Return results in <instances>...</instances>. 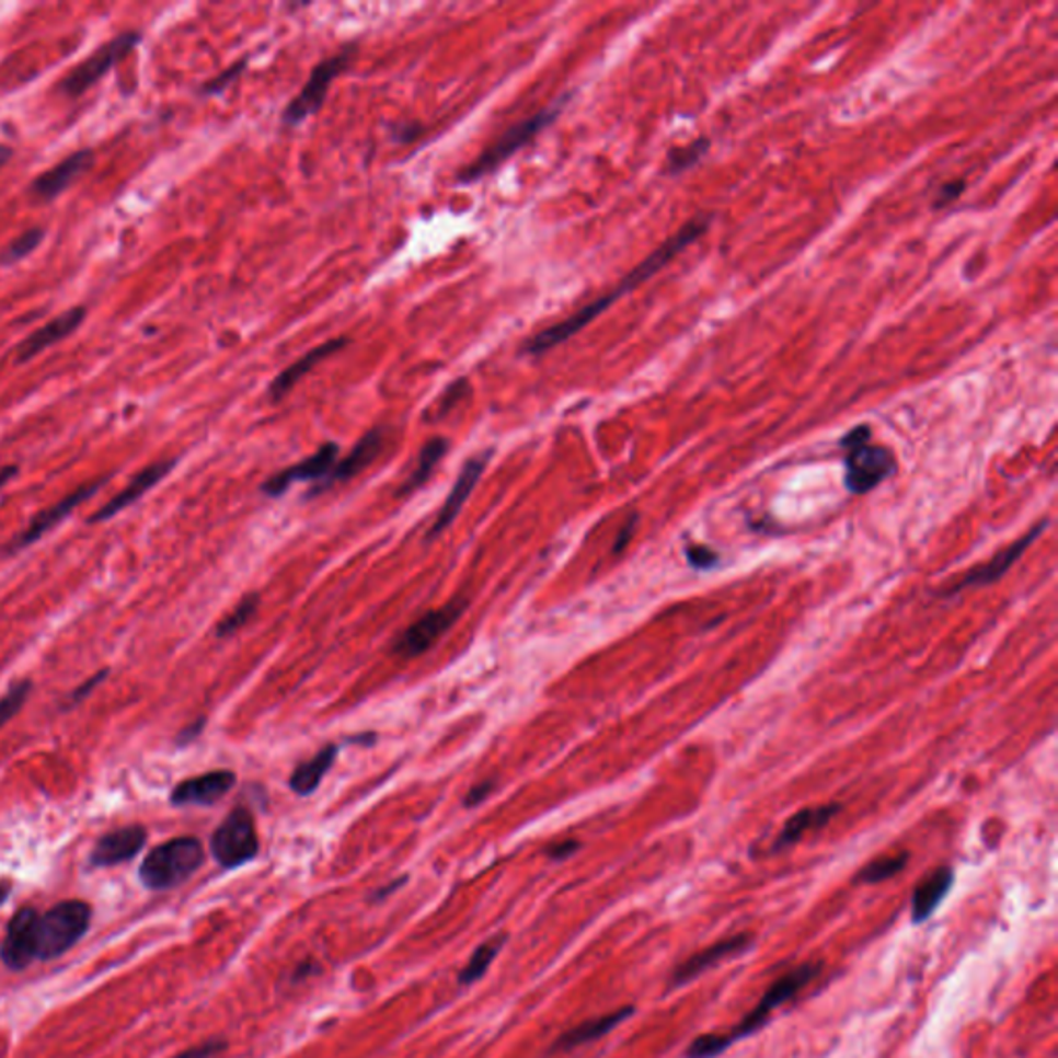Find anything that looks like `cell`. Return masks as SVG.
<instances>
[{"label":"cell","mask_w":1058,"mask_h":1058,"mask_svg":"<svg viewBox=\"0 0 1058 1058\" xmlns=\"http://www.w3.org/2000/svg\"><path fill=\"white\" fill-rule=\"evenodd\" d=\"M46 238V232L42 228H34V230H27L23 232L21 237L15 238L7 249L4 253L0 256V263L2 265H13L18 263L21 258L32 255L36 251L37 246L44 242Z\"/></svg>","instance_id":"cell-33"},{"label":"cell","mask_w":1058,"mask_h":1058,"mask_svg":"<svg viewBox=\"0 0 1058 1058\" xmlns=\"http://www.w3.org/2000/svg\"><path fill=\"white\" fill-rule=\"evenodd\" d=\"M146 841L147 829L143 825L118 827L95 841L90 864L95 869H108L128 862L143 850Z\"/></svg>","instance_id":"cell-16"},{"label":"cell","mask_w":1058,"mask_h":1058,"mask_svg":"<svg viewBox=\"0 0 1058 1058\" xmlns=\"http://www.w3.org/2000/svg\"><path fill=\"white\" fill-rule=\"evenodd\" d=\"M18 474V465H7V468H2V470H0V488H2V486H4L9 480H13V478H15Z\"/></svg>","instance_id":"cell-45"},{"label":"cell","mask_w":1058,"mask_h":1058,"mask_svg":"<svg viewBox=\"0 0 1058 1058\" xmlns=\"http://www.w3.org/2000/svg\"><path fill=\"white\" fill-rule=\"evenodd\" d=\"M841 810V804H821L813 808H803L794 817H790L773 843L771 852H784L785 848H792L794 843L803 840L806 831H817L831 821Z\"/></svg>","instance_id":"cell-25"},{"label":"cell","mask_w":1058,"mask_h":1058,"mask_svg":"<svg viewBox=\"0 0 1058 1058\" xmlns=\"http://www.w3.org/2000/svg\"><path fill=\"white\" fill-rule=\"evenodd\" d=\"M244 67H246V60H240V62H237V65H232L230 69H226L223 73H219L216 79L207 81V85L203 88V92L209 93V95L223 92V90H226L230 83H234V79H237L238 74L244 71Z\"/></svg>","instance_id":"cell-37"},{"label":"cell","mask_w":1058,"mask_h":1058,"mask_svg":"<svg viewBox=\"0 0 1058 1058\" xmlns=\"http://www.w3.org/2000/svg\"><path fill=\"white\" fill-rule=\"evenodd\" d=\"M491 457H493V451L488 449V451H482L478 456L470 457L463 463V468H461V472L457 475L456 484H453L451 493L445 498V505L438 511L437 521L433 524V528L428 529V540L438 538L445 529L449 528L456 521L457 515L461 513L463 505L468 503V498L474 493V488L478 486L482 474H484Z\"/></svg>","instance_id":"cell-13"},{"label":"cell","mask_w":1058,"mask_h":1058,"mask_svg":"<svg viewBox=\"0 0 1058 1058\" xmlns=\"http://www.w3.org/2000/svg\"><path fill=\"white\" fill-rule=\"evenodd\" d=\"M579 850V841L566 840L561 841V843H554L548 848V856L552 860H565V858L573 856L575 852Z\"/></svg>","instance_id":"cell-43"},{"label":"cell","mask_w":1058,"mask_h":1058,"mask_svg":"<svg viewBox=\"0 0 1058 1058\" xmlns=\"http://www.w3.org/2000/svg\"><path fill=\"white\" fill-rule=\"evenodd\" d=\"M871 437V426L860 424L840 440L841 449L846 451L843 484L852 494L875 491L897 470L894 451L883 445H873Z\"/></svg>","instance_id":"cell-3"},{"label":"cell","mask_w":1058,"mask_h":1058,"mask_svg":"<svg viewBox=\"0 0 1058 1058\" xmlns=\"http://www.w3.org/2000/svg\"><path fill=\"white\" fill-rule=\"evenodd\" d=\"M32 689L34 687H32L30 680H21L9 689V693L0 697V728H4L21 712V708L25 705Z\"/></svg>","instance_id":"cell-34"},{"label":"cell","mask_w":1058,"mask_h":1058,"mask_svg":"<svg viewBox=\"0 0 1058 1058\" xmlns=\"http://www.w3.org/2000/svg\"><path fill=\"white\" fill-rule=\"evenodd\" d=\"M505 941H507V936H503V934H501V936H496V939L486 941L484 945H480V947L474 951V955L470 957L468 966L461 969V974H459V982H461V985H472V982H475V980H480V978L486 974V969H488L491 964H493L494 957L498 955V951L503 950Z\"/></svg>","instance_id":"cell-30"},{"label":"cell","mask_w":1058,"mask_h":1058,"mask_svg":"<svg viewBox=\"0 0 1058 1058\" xmlns=\"http://www.w3.org/2000/svg\"><path fill=\"white\" fill-rule=\"evenodd\" d=\"M955 873L950 866H939L932 871L931 875L924 876L912 895V922L922 924L929 920L934 910L941 906V901L947 897L953 887Z\"/></svg>","instance_id":"cell-24"},{"label":"cell","mask_w":1058,"mask_h":1058,"mask_svg":"<svg viewBox=\"0 0 1058 1058\" xmlns=\"http://www.w3.org/2000/svg\"><path fill=\"white\" fill-rule=\"evenodd\" d=\"M910 860V854L908 852H901V854H895V856L878 858V860H873L869 862L860 873H858V883H864V885H876V883H883V881H889L894 878L895 875H899L906 864Z\"/></svg>","instance_id":"cell-31"},{"label":"cell","mask_w":1058,"mask_h":1058,"mask_svg":"<svg viewBox=\"0 0 1058 1058\" xmlns=\"http://www.w3.org/2000/svg\"><path fill=\"white\" fill-rule=\"evenodd\" d=\"M966 191V181H951L945 183L934 195V209L947 207L950 203L957 202Z\"/></svg>","instance_id":"cell-38"},{"label":"cell","mask_w":1058,"mask_h":1058,"mask_svg":"<svg viewBox=\"0 0 1058 1058\" xmlns=\"http://www.w3.org/2000/svg\"><path fill=\"white\" fill-rule=\"evenodd\" d=\"M9 894H11V883L9 881H0V906L7 901Z\"/></svg>","instance_id":"cell-47"},{"label":"cell","mask_w":1058,"mask_h":1058,"mask_svg":"<svg viewBox=\"0 0 1058 1058\" xmlns=\"http://www.w3.org/2000/svg\"><path fill=\"white\" fill-rule=\"evenodd\" d=\"M1044 529H1046V521L1038 524L1036 528L1032 529L1030 533H1025L1017 542H1013L1011 547L1004 548L999 554H994L992 561L971 568L962 582H957L951 587L947 594H957V591L967 589V587H986V585L997 584L1001 577H1004V573L1022 559L1023 552L1034 544V540L1040 536Z\"/></svg>","instance_id":"cell-20"},{"label":"cell","mask_w":1058,"mask_h":1058,"mask_svg":"<svg viewBox=\"0 0 1058 1058\" xmlns=\"http://www.w3.org/2000/svg\"><path fill=\"white\" fill-rule=\"evenodd\" d=\"M449 451V440L445 437H433L430 440L424 442V447L421 449V456H418V461L412 470V474L407 475V480L403 482L402 488H400V496H407V494L416 493L421 491L422 486L430 480V475L435 472L438 463L442 461V457L447 456Z\"/></svg>","instance_id":"cell-28"},{"label":"cell","mask_w":1058,"mask_h":1058,"mask_svg":"<svg viewBox=\"0 0 1058 1058\" xmlns=\"http://www.w3.org/2000/svg\"><path fill=\"white\" fill-rule=\"evenodd\" d=\"M176 463H179V459H164V461L147 465L146 470H141L139 474L135 475L120 493L116 494L114 498H110L100 511L93 513L90 517V524H104V521L112 519L114 515H118V513L128 509L130 505H135L153 486H158L165 475L176 468Z\"/></svg>","instance_id":"cell-17"},{"label":"cell","mask_w":1058,"mask_h":1058,"mask_svg":"<svg viewBox=\"0 0 1058 1058\" xmlns=\"http://www.w3.org/2000/svg\"><path fill=\"white\" fill-rule=\"evenodd\" d=\"M92 922V908L81 899H67L37 916V959L50 962L73 950Z\"/></svg>","instance_id":"cell-6"},{"label":"cell","mask_w":1058,"mask_h":1058,"mask_svg":"<svg viewBox=\"0 0 1058 1058\" xmlns=\"http://www.w3.org/2000/svg\"><path fill=\"white\" fill-rule=\"evenodd\" d=\"M139 42H141V36L137 32H127L123 36L110 39L108 44H104L90 58H85L81 65H77L73 71L58 83V90L69 97H77V95L92 90L93 85L104 74L110 73V69L116 62H120L125 56L130 55L137 48Z\"/></svg>","instance_id":"cell-8"},{"label":"cell","mask_w":1058,"mask_h":1058,"mask_svg":"<svg viewBox=\"0 0 1058 1058\" xmlns=\"http://www.w3.org/2000/svg\"><path fill=\"white\" fill-rule=\"evenodd\" d=\"M211 854L223 869H238L258 854L255 819L244 808H234L211 836Z\"/></svg>","instance_id":"cell-7"},{"label":"cell","mask_w":1058,"mask_h":1058,"mask_svg":"<svg viewBox=\"0 0 1058 1058\" xmlns=\"http://www.w3.org/2000/svg\"><path fill=\"white\" fill-rule=\"evenodd\" d=\"M223 1048H226V1042L209 1040L205 1042V1044H199V1046H193V1048H188V1050H184L181 1055L172 1058H214Z\"/></svg>","instance_id":"cell-39"},{"label":"cell","mask_w":1058,"mask_h":1058,"mask_svg":"<svg viewBox=\"0 0 1058 1058\" xmlns=\"http://www.w3.org/2000/svg\"><path fill=\"white\" fill-rule=\"evenodd\" d=\"M470 391H472V387H470L468 379H457V381H453V383L445 389V393L438 398L437 414L435 416L437 418L447 416L456 407L457 403L463 402L470 395Z\"/></svg>","instance_id":"cell-35"},{"label":"cell","mask_w":1058,"mask_h":1058,"mask_svg":"<svg viewBox=\"0 0 1058 1058\" xmlns=\"http://www.w3.org/2000/svg\"><path fill=\"white\" fill-rule=\"evenodd\" d=\"M710 147H712V141L708 137H699L687 146L672 147L666 156L664 172L670 174V176H678V174L691 170L708 156Z\"/></svg>","instance_id":"cell-29"},{"label":"cell","mask_w":1058,"mask_h":1058,"mask_svg":"<svg viewBox=\"0 0 1058 1058\" xmlns=\"http://www.w3.org/2000/svg\"><path fill=\"white\" fill-rule=\"evenodd\" d=\"M93 160H95V156L90 149L74 151L67 160L56 164L53 170H46L44 174L37 176L32 184L34 197L42 199V202H53L62 191H67L83 172H88L92 168Z\"/></svg>","instance_id":"cell-21"},{"label":"cell","mask_w":1058,"mask_h":1058,"mask_svg":"<svg viewBox=\"0 0 1058 1058\" xmlns=\"http://www.w3.org/2000/svg\"><path fill=\"white\" fill-rule=\"evenodd\" d=\"M83 319H85V309L83 307H74V309H69V311L58 314L56 319H53L50 323H46L44 327L37 329L36 333H32L25 342L19 344V365H25L27 360L36 358L42 352H46L48 347H53L58 342H62L65 337H69L74 329L83 323Z\"/></svg>","instance_id":"cell-23"},{"label":"cell","mask_w":1058,"mask_h":1058,"mask_svg":"<svg viewBox=\"0 0 1058 1058\" xmlns=\"http://www.w3.org/2000/svg\"><path fill=\"white\" fill-rule=\"evenodd\" d=\"M349 344V337H333L329 340L325 344L321 346L312 347L311 352H307L304 356H300L296 363L284 368L277 377H275L272 384H269V400L272 402H281L290 391H292L296 384L302 381V377H307L311 372L312 368L317 365H321L323 360H327L329 356H333L335 352L344 349V347Z\"/></svg>","instance_id":"cell-22"},{"label":"cell","mask_w":1058,"mask_h":1058,"mask_svg":"<svg viewBox=\"0 0 1058 1058\" xmlns=\"http://www.w3.org/2000/svg\"><path fill=\"white\" fill-rule=\"evenodd\" d=\"M349 743H356V745H372V743H375V734H363V736H356V738H352Z\"/></svg>","instance_id":"cell-48"},{"label":"cell","mask_w":1058,"mask_h":1058,"mask_svg":"<svg viewBox=\"0 0 1058 1058\" xmlns=\"http://www.w3.org/2000/svg\"><path fill=\"white\" fill-rule=\"evenodd\" d=\"M106 482H108V478H100V480H95V482H90V484H85V486L77 488V491L69 494V496H65L62 501H58V503L53 505V507H48V509H44V511H39L37 515H34V517H32V521H30V526H27V529H25V531H23L19 538L13 540V544H11V552H18V550H21V548L32 547V544L37 542V540H39L44 533H48V531H50V529H55L56 526L62 521V519H67V517H69V515H71V513H73L74 509H77V507L83 503V501L92 498L93 494L97 493V491H100V488H102Z\"/></svg>","instance_id":"cell-14"},{"label":"cell","mask_w":1058,"mask_h":1058,"mask_svg":"<svg viewBox=\"0 0 1058 1058\" xmlns=\"http://www.w3.org/2000/svg\"><path fill=\"white\" fill-rule=\"evenodd\" d=\"M637 515H631V517L626 519V524L622 526L621 533H619V538H617V542H614V548H612V550H614V554H621L622 550L626 548V544L631 542V538H633V533H635V529H637Z\"/></svg>","instance_id":"cell-42"},{"label":"cell","mask_w":1058,"mask_h":1058,"mask_svg":"<svg viewBox=\"0 0 1058 1058\" xmlns=\"http://www.w3.org/2000/svg\"><path fill=\"white\" fill-rule=\"evenodd\" d=\"M566 97H561L556 104L548 106V108L540 110L536 114H531L526 120L513 125L511 128H507L493 146L486 147L474 162L465 165L461 172H457L456 181L459 184H472L482 181L484 176L493 174L494 170H498L501 165L505 164L507 160H511L513 156L524 149V147L531 143L544 128L550 127L561 110L565 108Z\"/></svg>","instance_id":"cell-4"},{"label":"cell","mask_w":1058,"mask_h":1058,"mask_svg":"<svg viewBox=\"0 0 1058 1058\" xmlns=\"http://www.w3.org/2000/svg\"><path fill=\"white\" fill-rule=\"evenodd\" d=\"M352 55H354V50H346V53H340V55L329 56V58L321 60L312 69L311 77L307 79L304 88L300 90V93L294 97L292 102L284 110V114H281V118H284L286 125L296 127V125L304 123L307 118H311L314 112L321 110L325 97H327L331 81L346 69Z\"/></svg>","instance_id":"cell-10"},{"label":"cell","mask_w":1058,"mask_h":1058,"mask_svg":"<svg viewBox=\"0 0 1058 1058\" xmlns=\"http://www.w3.org/2000/svg\"><path fill=\"white\" fill-rule=\"evenodd\" d=\"M750 945H752V936L748 932H740V934H734V936H728V939H722V941L713 943L710 947L699 951V953H693L689 959H685L680 966L675 967V971H672V988L689 985L691 980L699 978L710 967L717 966L720 962H724L728 957H734V955H740Z\"/></svg>","instance_id":"cell-19"},{"label":"cell","mask_w":1058,"mask_h":1058,"mask_svg":"<svg viewBox=\"0 0 1058 1058\" xmlns=\"http://www.w3.org/2000/svg\"><path fill=\"white\" fill-rule=\"evenodd\" d=\"M203 728H205V717H199L195 724L186 726V728L179 734L176 745H179V747H186V745H191L193 740H197V736L202 734Z\"/></svg>","instance_id":"cell-44"},{"label":"cell","mask_w":1058,"mask_h":1058,"mask_svg":"<svg viewBox=\"0 0 1058 1058\" xmlns=\"http://www.w3.org/2000/svg\"><path fill=\"white\" fill-rule=\"evenodd\" d=\"M468 610V598H456L442 608L424 614L403 631L393 645V652L402 657H418L426 654L438 639L442 637Z\"/></svg>","instance_id":"cell-9"},{"label":"cell","mask_w":1058,"mask_h":1058,"mask_svg":"<svg viewBox=\"0 0 1058 1058\" xmlns=\"http://www.w3.org/2000/svg\"><path fill=\"white\" fill-rule=\"evenodd\" d=\"M494 787H496V782H494V780H486V782H482V784L472 785V790H470V792L465 794V798H463L465 808H472V806H478V804L484 803V801H486V798L493 794Z\"/></svg>","instance_id":"cell-41"},{"label":"cell","mask_w":1058,"mask_h":1058,"mask_svg":"<svg viewBox=\"0 0 1058 1058\" xmlns=\"http://www.w3.org/2000/svg\"><path fill=\"white\" fill-rule=\"evenodd\" d=\"M633 1013H635L633 1007H622V1009L614 1011V1013H608V1015H602V1017L579 1023L577 1027L568 1030L565 1036H561L556 1048L559 1050H571V1048H577V1046L587 1044V1042L598 1040V1038H602L606 1034H610L614 1027H619L624 1020H629Z\"/></svg>","instance_id":"cell-26"},{"label":"cell","mask_w":1058,"mask_h":1058,"mask_svg":"<svg viewBox=\"0 0 1058 1058\" xmlns=\"http://www.w3.org/2000/svg\"><path fill=\"white\" fill-rule=\"evenodd\" d=\"M205 850L197 838H174L156 846L139 866V878L151 892L183 885L202 869Z\"/></svg>","instance_id":"cell-5"},{"label":"cell","mask_w":1058,"mask_h":1058,"mask_svg":"<svg viewBox=\"0 0 1058 1058\" xmlns=\"http://www.w3.org/2000/svg\"><path fill=\"white\" fill-rule=\"evenodd\" d=\"M821 971V964H803V966L787 971L785 976H782L780 980H775L773 985L767 988L761 997V1001L757 1003V1007L748 1013L747 1017L743 1022L736 1023V1027L732 1030L731 1034H705V1036H699L697 1040V1050L699 1055L703 1058H715L720 1057L724 1050H728L732 1044L740 1038H747L750 1034H755L757 1030L763 1027V1023L767 1022V1017L782 1004L792 1001L804 986L810 985Z\"/></svg>","instance_id":"cell-2"},{"label":"cell","mask_w":1058,"mask_h":1058,"mask_svg":"<svg viewBox=\"0 0 1058 1058\" xmlns=\"http://www.w3.org/2000/svg\"><path fill=\"white\" fill-rule=\"evenodd\" d=\"M39 913L34 908L19 910L9 927L4 941L0 945V959L9 969H25L37 959L36 927Z\"/></svg>","instance_id":"cell-12"},{"label":"cell","mask_w":1058,"mask_h":1058,"mask_svg":"<svg viewBox=\"0 0 1058 1058\" xmlns=\"http://www.w3.org/2000/svg\"><path fill=\"white\" fill-rule=\"evenodd\" d=\"M384 438H387V430L384 428H372L368 430L365 437L360 438L354 449L347 453L340 463H335V468L331 470V474L319 482L314 488H312L309 496H317V494L325 493L329 488H333L335 484H342V482H347L352 478H356L358 474H363L366 468L381 456L384 447Z\"/></svg>","instance_id":"cell-15"},{"label":"cell","mask_w":1058,"mask_h":1058,"mask_svg":"<svg viewBox=\"0 0 1058 1058\" xmlns=\"http://www.w3.org/2000/svg\"><path fill=\"white\" fill-rule=\"evenodd\" d=\"M11 158H13V149L11 147L0 146V168L7 164Z\"/></svg>","instance_id":"cell-46"},{"label":"cell","mask_w":1058,"mask_h":1058,"mask_svg":"<svg viewBox=\"0 0 1058 1058\" xmlns=\"http://www.w3.org/2000/svg\"><path fill=\"white\" fill-rule=\"evenodd\" d=\"M108 668H104L102 672H97V675H93L90 680H85V682H83V685H81V687H79V689L71 694V705H79V703H83V701H85V699H88V697H90V694H92L93 691H95V689H97V687H100V685L106 680V678H108Z\"/></svg>","instance_id":"cell-40"},{"label":"cell","mask_w":1058,"mask_h":1058,"mask_svg":"<svg viewBox=\"0 0 1058 1058\" xmlns=\"http://www.w3.org/2000/svg\"><path fill=\"white\" fill-rule=\"evenodd\" d=\"M710 223H712L710 216H697L691 221H687L676 232L675 237L668 238L652 255L647 256L645 261H641L631 274L624 275L621 281L610 292H606L600 298H596L594 302L585 304L584 309L573 312L571 317H566L563 321H559V323H554L550 327L542 329L540 333L531 335L528 342L524 344V347H521V352L528 354V356H544L550 349H554V347L565 344L566 340L575 337L582 329L587 327L589 323H594L614 302H619L622 296L637 290L639 286H643L649 277H654L657 272H662L689 244H693L694 240L703 237L710 230Z\"/></svg>","instance_id":"cell-1"},{"label":"cell","mask_w":1058,"mask_h":1058,"mask_svg":"<svg viewBox=\"0 0 1058 1058\" xmlns=\"http://www.w3.org/2000/svg\"><path fill=\"white\" fill-rule=\"evenodd\" d=\"M337 456H340V445L337 442H325L311 457H307V459L298 461L296 465H290V468L281 470L279 474L265 480L261 491L267 496H281L292 486L294 482H317L319 484L335 468Z\"/></svg>","instance_id":"cell-11"},{"label":"cell","mask_w":1058,"mask_h":1058,"mask_svg":"<svg viewBox=\"0 0 1058 1058\" xmlns=\"http://www.w3.org/2000/svg\"><path fill=\"white\" fill-rule=\"evenodd\" d=\"M687 561L697 571H708V568L717 565L720 556H717V552H713L712 548L691 544V547H687Z\"/></svg>","instance_id":"cell-36"},{"label":"cell","mask_w":1058,"mask_h":1058,"mask_svg":"<svg viewBox=\"0 0 1058 1058\" xmlns=\"http://www.w3.org/2000/svg\"><path fill=\"white\" fill-rule=\"evenodd\" d=\"M256 610H258V596L256 594L242 598L237 608L223 621L219 622L216 635L221 639L232 637L246 622L255 617Z\"/></svg>","instance_id":"cell-32"},{"label":"cell","mask_w":1058,"mask_h":1058,"mask_svg":"<svg viewBox=\"0 0 1058 1058\" xmlns=\"http://www.w3.org/2000/svg\"><path fill=\"white\" fill-rule=\"evenodd\" d=\"M337 752H340V748L335 745H327V747L321 748L312 759L296 767L292 778H290V787L294 792L298 796H311L312 792H317V787L327 775L329 769L335 763Z\"/></svg>","instance_id":"cell-27"},{"label":"cell","mask_w":1058,"mask_h":1058,"mask_svg":"<svg viewBox=\"0 0 1058 1058\" xmlns=\"http://www.w3.org/2000/svg\"><path fill=\"white\" fill-rule=\"evenodd\" d=\"M237 785V775L228 769L209 771L197 778H188L176 785L170 794L174 806H211L221 801Z\"/></svg>","instance_id":"cell-18"}]
</instances>
